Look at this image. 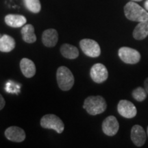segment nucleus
Returning <instances> with one entry per match:
<instances>
[{
	"instance_id": "39448f33",
	"label": "nucleus",
	"mask_w": 148,
	"mask_h": 148,
	"mask_svg": "<svg viewBox=\"0 0 148 148\" xmlns=\"http://www.w3.org/2000/svg\"><path fill=\"white\" fill-rule=\"evenodd\" d=\"M79 46L85 55L91 58H96L101 54V49L95 40L84 38L79 41Z\"/></svg>"
},
{
	"instance_id": "412c9836",
	"label": "nucleus",
	"mask_w": 148,
	"mask_h": 148,
	"mask_svg": "<svg viewBox=\"0 0 148 148\" xmlns=\"http://www.w3.org/2000/svg\"><path fill=\"white\" fill-rule=\"evenodd\" d=\"M5 101L4 98H3V96L0 94V110L3 108V107L5 106Z\"/></svg>"
},
{
	"instance_id": "4468645a",
	"label": "nucleus",
	"mask_w": 148,
	"mask_h": 148,
	"mask_svg": "<svg viewBox=\"0 0 148 148\" xmlns=\"http://www.w3.org/2000/svg\"><path fill=\"white\" fill-rule=\"evenodd\" d=\"M5 23L12 27H20L25 25L27 19L25 16L20 14H8L5 16Z\"/></svg>"
},
{
	"instance_id": "aec40b11",
	"label": "nucleus",
	"mask_w": 148,
	"mask_h": 148,
	"mask_svg": "<svg viewBox=\"0 0 148 148\" xmlns=\"http://www.w3.org/2000/svg\"><path fill=\"white\" fill-rule=\"evenodd\" d=\"M132 97L138 101H143L147 97V92L142 87H138L132 91Z\"/></svg>"
},
{
	"instance_id": "423d86ee",
	"label": "nucleus",
	"mask_w": 148,
	"mask_h": 148,
	"mask_svg": "<svg viewBox=\"0 0 148 148\" xmlns=\"http://www.w3.org/2000/svg\"><path fill=\"white\" fill-rule=\"evenodd\" d=\"M118 55L123 62L134 64L140 61V54L137 50L128 47H122L119 49Z\"/></svg>"
},
{
	"instance_id": "f03ea898",
	"label": "nucleus",
	"mask_w": 148,
	"mask_h": 148,
	"mask_svg": "<svg viewBox=\"0 0 148 148\" xmlns=\"http://www.w3.org/2000/svg\"><path fill=\"white\" fill-rule=\"evenodd\" d=\"M124 13L127 19L132 21H148V12L134 1L127 3L124 7Z\"/></svg>"
},
{
	"instance_id": "9d476101",
	"label": "nucleus",
	"mask_w": 148,
	"mask_h": 148,
	"mask_svg": "<svg viewBox=\"0 0 148 148\" xmlns=\"http://www.w3.org/2000/svg\"><path fill=\"white\" fill-rule=\"evenodd\" d=\"M119 124L115 116H109L104 119L102 123V130L107 136H114L117 133Z\"/></svg>"
},
{
	"instance_id": "9b49d317",
	"label": "nucleus",
	"mask_w": 148,
	"mask_h": 148,
	"mask_svg": "<svg viewBox=\"0 0 148 148\" xmlns=\"http://www.w3.org/2000/svg\"><path fill=\"white\" fill-rule=\"evenodd\" d=\"M131 140L137 147H141L145 143L146 134L144 129L139 125H135L131 130Z\"/></svg>"
},
{
	"instance_id": "dca6fc26",
	"label": "nucleus",
	"mask_w": 148,
	"mask_h": 148,
	"mask_svg": "<svg viewBox=\"0 0 148 148\" xmlns=\"http://www.w3.org/2000/svg\"><path fill=\"white\" fill-rule=\"evenodd\" d=\"M21 35L23 41L27 43H33L36 40V36L34 33V27L31 24L24 25L21 29Z\"/></svg>"
},
{
	"instance_id": "7ed1b4c3",
	"label": "nucleus",
	"mask_w": 148,
	"mask_h": 148,
	"mask_svg": "<svg viewBox=\"0 0 148 148\" xmlns=\"http://www.w3.org/2000/svg\"><path fill=\"white\" fill-rule=\"evenodd\" d=\"M56 79L59 88L64 91L71 89L75 82L72 72L69 69L64 66H60L57 69Z\"/></svg>"
},
{
	"instance_id": "1a4fd4ad",
	"label": "nucleus",
	"mask_w": 148,
	"mask_h": 148,
	"mask_svg": "<svg viewBox=\"0 0 148 148\" xmlns=\"http://www.w3.org/2000/svg\"><path fill=\"white\" fill-rule=\"evenodd\" d=\"M4 134L7 139L12 142H16V143L23 141L26 137L25 131L21 127L17 126L8 127L5 130Z\"/></svg>"
},
{
	"instance_id": "4be33fe9",
	"label": "nucleus",
	"mask_w": 148,
	"mask_h": 148,
	"mask_svg": "<svg viewBox=\"0 0 148 148\" xmlns=\"http://www.w3.org/2000/svg\"><path fill=\"white\" fill-rule=\"evenodd\" d=\"M144 86H145V89L146 90V92H147L148 94V77L145 79V82H144Z\"/></svg>"
},
{
	"instance_id": "393cba45",
	"label": "nucleus",
	"mask_w": 148,
	"mask_h": 148,
	"mask_svg": "<svg viewBox=\"0 0 148 148\" xmlns=\"http://www.w3.org/2000/svg\"><path fill=\"white\" fill-rule=\"evenodd\" d=\"M147 136H148V126H147Z\"/></svg>"
},
{
	"instance_id": "5701e85b",
	"label": "nucleus",
	"mask_w": 148,
	"mask_h": 148,
	"mask_svg": "<svg viewBox=\"0 0 148 148\" xmlns=\"http://www.w3.org/2000/svg\"><path fill=\"white\" fill-rule=\"evenodd\" d=\"M144 5H145V8L146 9V10H148V0H147V1H145Z\"/></svg>"
},
{
	"instance_id": "b1692460",
	"label": "nucleus",
	"mask_w": 148,
	"mask_h": 148,
	"mask_svg": "<svg viewBox=\"0 0 148 148\" xmlns=\"http://www.w3.org/2000/svg\"><path fill=\"white\" fill-rule=\"evenodd\" d=\"M131 1H142V0H131Z\"/></svg>"
},
{
	"instance_id": "20e7f679",
	"label": "nucleus",
	"mask_w": 148,
	"mask_h": 148,
	"mask_svg": "<svg viewBox=\"0 0 148 148\" xmlns=\"http://www.w3.org/2000/svg\"><path fill=\"white\" fill-rule=\"evenodd\" d=\"M40 125L45 129L55 130L58 134L63 132L64 129V123L58 116L53 114H45L40 119Z\"/></svg>"
},
{
	"instance_id": "6ab92c4d",
	"label": "nucleus",
	"mask_w": 148,
	"mask_h": 148,
	"mask_svg": "<svg viewBox=\"0 0 148 148\" xmlns=\"http://www.w3.org/2000/svg\"><path fill=\"white\" fill-rule=\"evenodd\" d=\"M24 4L27 10L33 13H38L41 9L39 0H23Z\"/></svg>"
},
{
	"instance_id": "a211bd4d",
	"label": "nucleus",
	"mask_w": 148,
	"mask_h": 148,
	"mask_svg": "<svg viewBox=\"0 0 148 148\" xmlns=\"http://www.w3.org/2000/svg\"><path fill=\"white\" fill-rule=\"evenodd\" d=\"M148 35V21L139 22L133 31V37L136 40H143Z\"/></svg>"
},
{
	"instance_id": "ddd939ff",
	"label": "nucleus",
	"mask_w": 148,
	"mask_h": 148,
	"mask_svg": "<svg viewBox=\"0 0 148 148\" xmlns=\"http://www.w3.org/2000/svg\"><path fill=\"white\" fill-rule=\"evenodd\" d=\"M20 68L22 73L27 78L32 77L36 73V66L30 59L24 58L20 62Z\"/></svg>"
},
{
	"instance_id": "f8f14e48",
	"label": "nucleus",
	"mask_w": 148,
	"mask_h": 148,
	"mask_svg": "<svg viewBox=\"0 0 148 148\" xmlns=\"http://www.w3.org/2000/svg\"><path fill=\"white\" fill-rule=\"evenodd\" d=\"M58 40V34L55 29H47L42 33V42L45 47H54Z\"/></svg>"
},
{
	"instance_id": "0eeeda50",
	"label": "nucleus",
	"mask_w": 148,
	"mask_h": 148,
	"mask_svg": "<svg viewBox=\"0 0 148 148\" xmlns=\"http://www.w3.org/2000/svg\"><path fill=\"white\" fill-rule=\"evenodd\" d=\"M90 77L94 82L100 84L106 80L108 77V72L106 67L101 63L94 64L90 69Z\"/></svg>"
},
{
	"instance_id": "f257e3e1",
	"label": "nucleus",
	"mask_w": 148,
	"mask_h": 148,
	"mask_svg": "<svg viewBox=\"0 0 148 148\" xmlns=\"http://www.w3.org/2000/svg\"><path fill=\"white\" fill-rule=\"evenodd\" d=\"M83 108L90 115H97L106 110L107 103L101 96H89L84 100Z\"/></svg>"
},
{
	"instance_id": "6e6552de",
	"label": "nucleus",
	"mask_w": 148,
	"mask_h": 148,
	"mask_svg": "<svg viewBox=\"0 0 148 148\" xmlns=\"http://www.w3.org/2000/svg\"><path fill=\"white\" fill-rule=\"evenodd\" d=\"M117 110L120 115L127 119L134 117L137 114L136 108L131 101L122 99L120 100L117 106Z\"/></svg>"
},
{
	"instance_id": "f3484780",
	"label": "nucleus",
	"mask_w": 148,
	"mask_h": 148,
	"mask_svg": "<svg viewBox=\"0 0 148 148\" xmlns=\"http://www.w3.org/2000/svg\"><path fill=\"white\" fill-rule=\"evenodd\" d=\"M60 53L64 58L68 59H75L79 56L78 49L70 44H63L60 47Z\"/></svg>"
},
{
	"instance_id": "2eb2a0df",
	"label": "nucleus",
	"mask_w": 148,
	"mask_h": 148,
	"mask_svg": "<svg viewBox=\"0 0 148 148\" xmlns=\"http://www.w3.org/2000/svg\"><path fill=\"white\" fill-rule=\"evenodd\" d=\"M15 40L12 36L3 34L0 37V51L1 52H10L15 47Z\"/></svg>"
}]
</instances>
